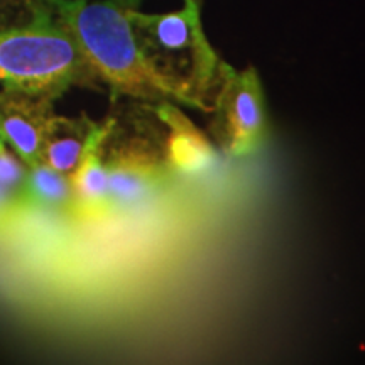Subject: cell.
Returning a JSON list of instances; mask_svg holds the SVG:
<instances>
[{
	"instance_id": "ba28073f",
	"label": "cell",
	"mask_w": 365,
	"mask_h": 365,
	"mask_svg": "<svg viewBox=\"0 0 365 365\" xmlns=\"http://www.w3.org/2000/svg\"><path fill=\"white\" fill-rule=\"evenodd\" d=\"M153 110L168 129L164 159L175 175H200L215 164V148L175 102L154 103Z\"/></svg>"
},
{
	"instance_id": "8fae6325",
	"label": "cell",
	"mask_w": 365,
	"mask_h": 365,
	"mask_svg": "<svg viewBox=\"0 0 365 365\" xmlns=\"http://www.w3.org/2000/svg\"><path fill=\"white\" fill-rule=\"evenodd\" d=\"M19 191H12L6 188V186L0 185V218H2L6 213L11 210L14 205L19 200Z\"/></svg>"
},
{
	"instance_id": "277c9868",
	"label": "cell",
	"mask_w": 365,
	"mask_h": 365,
	"mask_svg": "<svg viewBox=\"0 0 365 365\" xmlns=\"http://www.w3.org/2000/svg\"><path fill=\"white\" fill-rule=\"evenodd\" d=\"M222 148L228 156L257 153L267 137V110L262 81L254 66L237 70L227 65L215 110Z\"/></svg>"
},
{
	"instance_id": "8992f818",
	"label": "cell",
	"mask_w": 365,
	"mask_h": 365,
	"mask_svg": "<svg viewBox=\"0 0 365 365\" xmlns=\"http://www.w3.org/2000/svg\"><path fill=\"white\" fill-rule=\"evenodd\" d=\"M53 115V100L7 88L0 91V139L16 150L26 166L41 163Z\"/></svg>"
},
{
	"instance_id": "3957f363",
	"label": "cell",
	"mask_w": 365,
	"mask_h": 365,
	"mask_svg": "<svg viewBox=\"0 0 365 365\" xmlns=\"http://www.w3.org/2000/svg\"><path fill=\"white\" fill-rule=\"evenodd\" d=\"M143 0H49L48 6L75 36L112 98L171 102L150 75L130 22Z\"/></svg>"
},
{
	"instance_id": "6da1fadb",
	"label": "cell",
	"mask_w": 365,
	"mask_h": 365,
	"mask_svg": "<svg viewBox=\"0 0 365 365\" xmlns=\"http://www.w3.org/2000/svg\"><path fill=\"white\" fill-rule=\"evenodd\" d=\"M181 2L180 9L164 14L130 9L137 44L150 75L171 102L213 112L228 63L205 33L202 0Z\"/></svg>"
},
{
	"instance_id": "5b68a950",
	"label": "cell",
	"mask_w": 365,
	"mask_h": 365,
	"mask_svg": "<svg viewBox=\"0 0 365 365\" xmlns=\"http://www.w3.org/2000/svg\"><path fill=\"white\" fill-rule=\"evenodd\" d=\"M108 175V215L125 217L153 203L170 186L175 173L164 156L143 143L122 144L105 158Z\"/></svg>"
},
{
	"instance_id": "52a82bcc",
	"label": "cell",
	"mask_w": 365,
	"mask_h": 365,
	"mask_svg": "<svg viewBox=\"0 0 365 365\" xmlns=\"http://www.w3.org/2000/svg\"><path fill=\"white\" fill-rule=\"evenodd\" d=\"M115 120L100 124L88 148L81 156L76 170L71 173L75 191V210L68 218L76 222L93 223L108 220V175L105 163V144L108 143Z\"/></svg>"
},
{
	"instance_id": "9c48e42d",
	"label": "cell",
	"mask_w": 365,
	"mask_h": 365,
	"mask_svg": "<svg viewBox=\"0 0 365 365\" xmlns=\"http://www.w3.org/2000/svg\"><path fill=\"white\" fill-rule=\"evenodd\" d=\"M98 129L100 124L86 115L76 118L53 115L46 130L41 163L71 176Z\"/></svg>"
},
{
	"instance_id": "7a4b0ae2",
	"label": "cell",
	"mask_w": 365,
	"mask_h": 365,
	"mask_svg": "<svg viewBox=\"0 0 365 365\" xmlns=\"http://www.w3.org/2000/svg\"><path fill=\"white\" fill-rule=\"evenodd\" d=\"M4 88L56 100L73 86L98 90L102 81L75 36L48 4L31 0V21L0 29Z\"/></svg>"
},
{
	"instance_id": "4fadbf2b",
	"label": "cell",
	"mask_w": 365,
	"mask_h": 365,
	"mask_svg": "<svg viewBox=\"0 0 365 365\" xmlns=\"http://www.w3.org/2000/svg\"><path fill=\"white\" fill-rule=\"evenodd\" d=\"M2 144H6V143H4V140H2V139H0V145H2Z\"/></svg>"
},
{
	"instance_id": "30bf717a",
	"label": "cell",
	"mask_w": 365,
	"mask_h": 365,
	"mask_svg": "<svg viewBox=\"0 0 365 365\" xmlns=\"http://www.w3.org/2000/svg\"><path fill=\"white\" fill-rule=\"evenodd\" d=\"M19 203L53 215L70 217L75 210V191L71 178L44 163L27 166Z\"/></svg>"
},
{
	"instance_id": "5bb4252c",
	"label": "cell",
	"mask_w": 365,
	"mask_h": 365,
	"mask_svg": "<svg viewBox=\"0 0 365 365\" xmlns=\"http://www.w3.org/2000/svg\"><path fill=\"white\" fill-rule=\"evenodd\" d=\"M0 2H2V0H0Z\"/></svg>"
},
{
	"instance_id": "7c38bea8",
	"label": "cell",
	"mask_w": 365,
	"mask_h": 365,
	"mask_svg": "<svg viewBox=\"0 0 365 365\" xmlns=\"http://www.w3.org/2000/svg\"><path fill=\"white\" fill-rule=\"evenodd\" d=\"M38 2H43V4H48L49 0H38Z\"/></svg>"
}]
</instances>
